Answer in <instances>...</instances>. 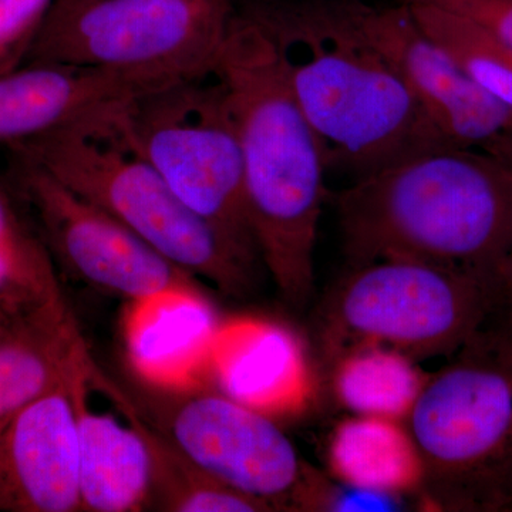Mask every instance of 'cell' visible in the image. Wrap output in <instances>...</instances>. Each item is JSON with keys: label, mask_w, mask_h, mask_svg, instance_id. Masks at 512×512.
Listing matches in <instances>:
<instances>
[{"label": "cell", "mask_w": 512, "mask_h": 512, "mask_svg": "<svg viewBox=\"0 0 512 512\" xmlns=\"http://www.w3.org/2000/svg\"><path fill=\"white\" fill-rule=\"evenodd\" d=\"M87 377L97 392L109 397L123 419L146 441L153 461L150 510L167 512H265L268 505L214 480L192 466L167 437L141 413L126 390L90 357Z\"/></svg>", "instance_id": "cell-17"}, {"label": "cell", "mask_w": 512, "mask_h": 512, "mask_svg": "<svg viewBox=\"0 0 512 512\" xmlns=\"http://www.w3.org/2000/svg\"><path fill=\"white\" fill-rule=\"evenodd\" d=\"M350 268L406 259L488 282L512 245V161L446 146L335 195Z\"/></svg>", "instance_id": "cell-2"}, {"label": "cell", "mask_w": 512, "mask_h": 512, "mask_svg": "<svg viewBox=\"0 0 512 512\" xmlns=\"http://www.w3.org/2000/svg\"><path fill=\"white\" fill-rule=\"evenodd\" d=\"M393 2L349 0V6L451 146L512 161V110L478 86L424 32L409 3Z\"/></svg>", "instance_id": "cell-11"}, {"label": "cell", "mask_w": 512, "mask_h": 512, "mask_svg": "<svg viewBox=\"0 0 512 512\" xmlns=\"http://www.w3.org/2000/svg\"><path fill=\"white\" fill-rule=\"evenodd\" d=\"M406 423L431 505L512 511L511 355L474 336L429 377Z\"/></svg>", "instance_id": "cell-5"}, {"label": "cell", "mask_w": 512, "mask_h": 512, "mask_svg": "<svg viewBox=\"0 0 512 512\" xmlns=\"http://www.w3.org/2000/svg\"><path fill=\"white\" fill-rule=\"evenodd\" d=\"M80 335L63 301L15 319L0 338V439L29 404L63 382Z\"/></svg>", "instance_id": "cell-16"}, {"label": "cell", "mask_w": 512, "mask_h": 512, "mask_svg": "<svg viewBox=\"0 0 512 512\" xmlns=\"http://www.w3.org/2000/svg\"><path fill=\"white\" fill-rule=\"evenodd\" d=\"M215 72L237 124L259 258L282 298L302 308L315 285L313 255L328 198L322 146L293 99L271 40L241 13L232 15Z\"/></svg>", "instance_id": "cell-3"}, {"label": "cell", "mask_w": 512, "mask_h": 512, "mask_svg": "<svg viewBox=\"0 0 512 512\" xmlns=\"http://www.w3.org/2000/svg\"><path fill=\"white\" fill-rule=\"evenodd\" d=\"M271 40L326 170L353 181L451 146L403 77L356 22L349 0H245Z\"/></svg>", "instance_id": "cell-1"}, {"label": "cell", "mask_w": 512, "mask_h": 512, "mask_svg": "<svg viewBox=\"0 0 512 512\" xmlns=\"http://www.w3.org/2000/svg\"><path fill=\"white\" fill-rule=\"evenodd\" d=\"M328 461L343 484L399 497L423 488L419 448L402 421L353 414L333 430Z\"/></svg>", "instance_id": "cell-18"}, {"label": "cell", "mask_w": 512, "mask_h": 512, "mask_svg": "<svg viewBox=\"0 0 512 512\" xmlns=\"http://www.w3.org/2000/svg\"><path fill=\"white\" fill-rule=\"evenodd\" d=\"M429 376L413 357L380 345H360L336 357L333 392L356 416L406 421Z\"/></svg>", "instance_id": "cell-19"}, {"label": "cell", "mask_w": 512, "mask_h": 512, "mask_svg": "<svg viewBox=\"0 0 512 512\" xmlns=\"http://www.w3.org/2000/svg\"><path fill=\"white\" fill-rule=\"evenodd\" d=\"M55 0H0V74L26 63Z\"/></svg>", "instance_id": "cell-22"}, {"label": "cell", "mask_w": 512, "mask_h": 512, "mask_svg": "<svg viewBox=\"0 0 512 512\" xmlns=\"http://www.w3.org/2000/svg\"><path fill=\"white\" fill-rule=\"evenodd\" d=\"M487 312L477 338L512 356V245L487 282Z\"/></svg>", "instance_id": "cell-23"}, {"label": "cell", "mask_w": 512, "mask_h": 512, "mask_svg": "<svg viewBox=\"0 0 512 512\" xmlns=\"http://www.w3.org/2000/svg\"><path fill=\"white\" fill-rule=\"evenodd\" d=\"M153 87L158 86L97 67L22 64L0 74V146L13 150Z\"/></svg>", "instance_id": "cell-13"}, {"label": "cell", "mask_w": 512, "mask_h": 512, "mask_svg": "<svg viewBox=\"0 0 512 512\" xmlns=\"http://www.w3.org/2000/svg\"><path fill=\"white\" fill-rule=\"evenodd\" d=\"M55 2H76V0H55Z\"/></svg>", "instance_id": "cell-27"}, {"label": "cell", "mask_w": 512, "mask_h": 512, "mask_svg": "<svg viewBox=\"0 0 512 512\" xmlns=\"http://www.w3.org/2000/svg\"><path fill=\"white\" fill-rule=\"evenodd\" d=\"M123 103L93 111L13 150L126 225L175 265L225 295L244 298L254 288L258 259L192 211L137 153L121 128Z\"/></svg>", "instance_id": "cell-4"}, {"label": "cell", "mask_w": 512, "mask_h": 512, "mask_svg": "<svg viewBox=\"0 0 512 512\" xmlns=\"http://www.w3.org/2000/svg\"><path fill=\"white\" fill-rule=\"evenodd\" d=\"M13 322H15V318H12V316L8 315L3 309H0V338L8 332Z\"/></svg>", "instance_id": "cell-25"}, {"label": "cell", "mask_w": 512, "mask_h": 512, "mask_svg": "<svg viewBox=\"0 0 512 512\" xmlns=\"http://www.w3.org/2000/svg\"><path fill=\"white\" fill-rule=\"evenodd\" d=\"M119 120L131 146L171 190L261 262L245 202L237 124L215 67L131 97L121 104Z\"/></svg>", "instance_id": "cell-6"}, {"label": "cell", "mask_w": 512, "mask_h": 512, "mask_svg": "<svg viewBox=\"0 0 512 512\" xmlns=\"http://www.w3.org/2000/svg\"><path fill=\"white\" fill-rule=\"evenodd\" d=\"M409 5L424 32L478 86L512 110V47L457 13L426 3Z\"/></svg>", "instance_id": "cell-21"}, {"label": "cell", "mask_w": 512, "mask_h": 512, "mask_svg": "<svg viewBox=\"0 0 512 512\" xmlns=\"http://www.w3.org/2000/svg\"><path fill=\"white\" fill-rule=\"evenodd\" d=\"M487 282L443 266L386 259L356 266L323 311V339L338 357L380 345L410 357L454 355L487 312Z\"/></svg>", "instance_id": "cell-8"}, {"label": "cell", "mask_w": 512, "mask_h": 512, "mask_svg": "<svg viewBox=\"0 0 512 512\" xmlns=\"http://www.w3.org/2000/svg\"><path fill=\"white\" fill-rule=\"evenodd\" d=\"M77 511L79 434L63 379L29 404L0 439V512Z\"/></svg>", "instance_id": "cell-12"}, {"label": "cell", "mask_w": 512, "mask_h": 512, "mask_svg": "<svg viewBox=\"0 0 512 512\" xmlns=\"http://www.w3.org/2000/svg\"><path fill=\"white\" fill-rule=\"evenodd\" d=\"M426 3L473 20L498 40L512 47V0H402Z\"/></svg>", "instance_id": "cell-24"}, {"label": "cell", "mask_w": 512, "mask_h": 512, "mask_svg": "<svg viewBox=\"0 0 512 512\" xmlns=\"http://www.w3.org/2000/svg\"><path fill=\"white\" fill-rule=\"evenodd\" d=\"M15 178L53 261L74 281L138 305L181 302L210 308L201 279L16 153Z\"/></svg>", "instance_id": "cell-10"}, {"label": "cell", "mask_w": 512, "mask_h": 512, "mask_svg": "<svg viewBox=\"0 0 512 512\" xmlns=\"http://www.w3.org/2000/svg\"><path fill=\"white\" fill-rule=\"evenodd\" d=\"M227 335L222 363L225 394L266 416L308 409L315 379L296 336L255 322L237 323Z\"/></svg>", "instance_id": "cell-15"}, {"label": "cell", "mask_w": 512, "mask_h": 512, "mask_svg": "<svg viewBox=\"0 0 512 512\" xmlns=\"http://www.w3.org/2000/svg\"><path fill=\"white\" fill-rule=\"evenodd\" d=\"M62 301L49 249L0 181V309L16 319Z\"/></svg>", "instance_id": "cell-20"}, {"label": "cell", "mask_w": 512, "mask_h": 512, "mask_svg": "<svg viewBox=\"0 0 512 512\" xmlns=\"http://www.w3.org/2000/svg\"><path fill=\"white\" fill-rule=\"evenodd\" d=\"M126 392L202 473L272 511H299L312 470L271 417L225 393L164 386L140 377Z\"/></svg>", "instance_id": "cell-9"}, {"label": "cell", "mask_w": 512, "mask_h": 512, "mask_svg": "<svg viewBox=\"0 0 512 512\" xmlns=\"http://www.w3.org/2000/svg\"><path fill=\"white\" fill-rule=\"evenodd\" d=\"M232 15L221 0L55 2L26 63L97 67L161 86L212 72Z\"/></svg>", "instance_id": "cell-7"}, {"label": "cell", "mask_w": 512, "mask_h": 512, "mask_svg": "<svg viewBox=\"0 0 512 512\" xmlns=\"http://www.w3.org/2000/svg\"><path fill=\"white\" fill-rule=\"evenodd\" d=\"M221 2L227 3L229 6H234V0H221Z\"/></svg>", "instance_id": "cell-26"}, {"label": "cell", "mask_w": 512, "mask_h": 512, "mask_svg": "<svg viewBox=\"0 0 512 512\" xmlns=\"http://www.w3.org/2000/svg\"><path fill=\"white\" fill-rule=\"evenodd\" d=\"M80 335L66 366L67 389L76 412L80 453L82 511L138 512L150 510L153 461L146 441L130 424L89 406L87 356Z\"/></svg>", "instance_id": "cell-14"}]
</instances>
